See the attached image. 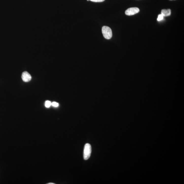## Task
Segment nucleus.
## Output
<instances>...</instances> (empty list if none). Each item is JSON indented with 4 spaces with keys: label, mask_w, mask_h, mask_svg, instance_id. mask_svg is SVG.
I'll return each mask as SVG.
<instances>
[{
    "label": "nucleus",
    "mask_w": 184,
    "mask_h": 184,
    "mask_svg": "<svg viewBox=\"0 0 184 184\" xmlns=\"http://www.w3.org/2000/svg\"><path fill=\"white\" fill-rule=\"evenodd\" d=\"M102 33L103 36L107 39H110L112 37V30L110 27L107 26H104L102 28Z\"/></svg>",
    "instance_id": "nucleus-1"
},
{
    "label": "nucleus",
    "mask_w": 184,
    "mask_h": 184,
    "mask_svg": "<svg viewBox=\"0 0 184 184\" xmlns=\"http://www.w3.org/2000/svg\"><path fill=\"white\" fill-rule=\"evenodd\" d=\"M87 1H91L94 2L100 3L104 2L105 0H87Z\"/></svg>",
    "instance_id": "nucleus-8"
},
{
    "label": "nucleus",
    "mask_w": 184,
    "mask_h": 184,
    "mask_svg": "<svg viewBox=\"0 0 184 184\" xmlns=\"http://www.w3.org/2000/svg\"><path fill=\"white\" fill-rule=\"evenodd\" d=\"M22 78L23 81L26 82H28L31 79V77L30 74L26 71L24 72L23 73Z\"/></svg>",
    "instance_id": "nucleus-4"
},
{
    "label": "nucleus",
    "mask_w": 184,
    "mask_h": 184,
    "mask_svg": "<svg viewBox=\"0 0 184 184\" xmlns=\"http://www.w3.org/2000/svg\"><path fill=\"white\" fill-rule=\"evenodd\" d=\"M170 1H174V0H170Z\"/></svg>",
    "instance_id": "nucleus-11"
},
{
    "label": "nucleus",
    "mask_w": 184,
    "mask_h": 184,
    "mask_svg": "<svg viewBox=\"0 0 184 184\" xmlns=\"http://www.w3.org/2000/svg\"><path fill=\"white\" fill-rule=\"evenodd\" d=\"M161 14L164 16H168L171 14V10L170 9H163L162 10Z\"/></svg>",
    "instance_id": "nucleus-5"
},
{
    "label": "nucleus",
    "mask_w": 184,
    "mask_h": 184,
    "mask_svg": "<svg viewBox=\"0 0 184 184\" xmlns=\"http://www.w3.org/2000/svg\"><path fill=\"white\" fill-rule=\"evenodd\" d=\"M52 105L54 107H57L59 106V104L58 103H57L56 102H53L52 103Z\"/></svg>",
    "instance_id": "nucleus-9"
},
{
    "label": "nucleus",
    "mask_w": 184,
    "mask_h": 184,
    "mask_svg": "<svg viewBox=\"0 0 184 184\" xmlns=\"http://www.w3.org/2000/svg\"><path fill=\"white\" fill-rule=\"evenodd\" d=\"M91 153V145L89 144H86L83 150V158L85 160H87L90 158Z\"/></svg>",
    "instance_id": "nucleus-2"
},
{
    "label": "nucleus",
    "mask_w": 184,
    "mask_h": 184,
    "mask_svg": "<svg viewBox=\"0 0 184 184\" xmlns=\"http://www.w3.org/2000/svg\"><path fill=\"white\" fill-rule=\"evenodd\" d=\"M140 12V9L137 7H132L129 8L125 11V14L126 15L131 16L134 15Z\"/></svg>",
    "instance_id": "nucleus-3"
},
{
    "label": "nucleus",
    "mask_w": 184,
    "mask_h": 184,
    "mask_svg": "<svg viewBox=\"0 0 184 184\" xmlns=\"http://www.w3.org/2000/svg\"><path fill=\"white\" fill-rule=\"evenodd\" d=\"M48 184H54V183H48Z\"/></svg>",
    "instance_id": "nucleus-10"
},
{
    "label": "nucleus",
    "mask_w": 184,
    "mask_h": 184,
    "mask_svg": "<svg viewBox=\"0 0 184 184\" xmlns=\"http://www.w3.org/2000/svg\"><path fill=\"white\" fill-rule=\"evenodd\" d=\"M45 105L47 108H48V107H50L52 105L51 102L50 101H46L45 102Z\"/></svg>",
    "instance_id": "nucleus-6"
},
{
    "label": "nucleus",
    "mask_w": 184,
    "mask_h": 184,
    "mask_svg": "<svg viewBox=\"0 0 184 184\" xmlns=\"http://www.w3.org/2000/svg\"><path fill=\"white\" fill-rule=\"evenodd\" d=\"M164 16L161 14H159L158 15V19H157V20L158 21H161L163 19Z\"/></svg>",
    "instance_id": "nucleus-7"
}]
</instances>
